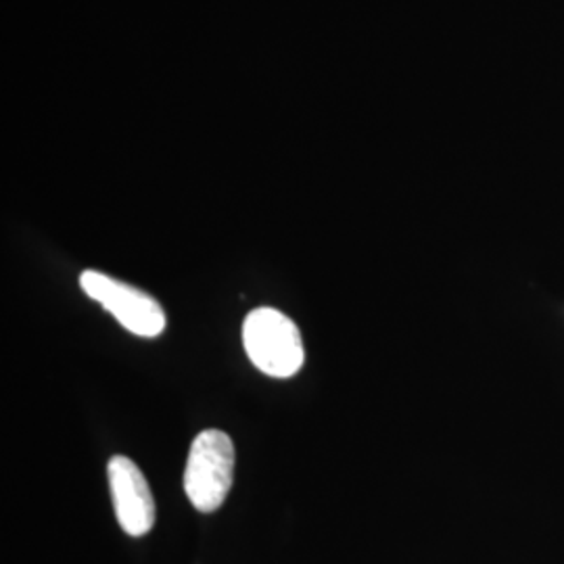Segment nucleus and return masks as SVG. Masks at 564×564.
I'll return each instance as SVG.
<instances>
[{
    "mask_svg": "<svg viewBox=\"0 0 564 564\" xmlns=\"http://www.w3.org/2000/svg\"><path fill=\"white\" fill-rule=\"evenodd\" d=\"M242 345L249 360L268 377L289 379L305 360L297 324L274 307H258L242 323Z\"/></svg>",
    "mask_w": 564,
    "mask_h": 564,
    "instance_id": "nucleus-1",
    "label": "nucleus"
},
{
    "mask_svg": "<svg viewBox=\"0 0 564 564\" xmlns=\"http://www.w3.org/2000/svg\"><path fill=\"white\" fill-rule=\"evenodd\" d=\"M235 479V444L218 429L202 431L191 445L184 468V491L199 512L224 505Z\"/></svg>",
    "mask_w": 564,
    "mask_h": 564,
    "instance_id": "nucleus-2",
    "label": "nucleus"
},
{
    "mask_svg": "<svg viewBox=\"0 0 564 564\" xmlns=\"http://www.w3.org/2000/svg\"><path fill=\"white\" fill-rule=\"evenodd\" d=\"M82 291L101 303L102 307L116 316V321L139 337H158L165 328V312L162 303L141 289L111 279L97 270H86L80 276Z\"/></svg>",
    "mask_w": 564,
    "mask_h": 564,
    "instance_id": "nucleus-3",
    "label": "nucleus"
},
{
    "mask_svg": "<svg viewBox=\"0 0 564 564\" xmlns=\"http://www.w3.org/2000/svg\"><path fill=\"white\" fill-rule=\"evenodd\" d=\"M107 479L121 529L132 538L147 535L155 524V500L141 468L126 456H113Z\"/></svg>",
    "mask_w": 564,
    "mask_h": 564,
    "instance_id": "nucleus-4",
    "label": "nucleus"
}]
</instances>
